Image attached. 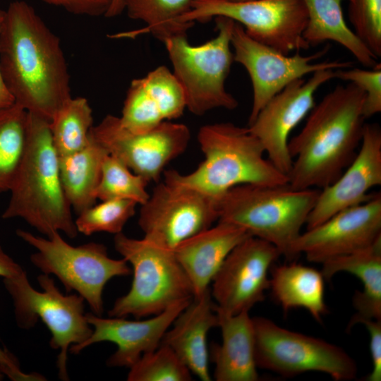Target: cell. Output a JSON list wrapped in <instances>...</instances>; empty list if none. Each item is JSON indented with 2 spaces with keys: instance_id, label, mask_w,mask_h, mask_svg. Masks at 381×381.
<instances>
[{
  "instance_id": "cell-1",
  "label": "cell",
  "mask_w": 381,
  "mask_h": 381,
  "mask_svg": "<svg viewBox=\"0 0 381 381\" xmlns=\"http://www.w3.org/2000/svg\"><path fill=\"white\" fill-rule=\"evenodd\" d=\"M0 71L15 103L49 121L72 97L60 38L24 1H12L6 11Z\"/></svg>"
},
{
  "instance_id": "cell-2",
  "label": "cell",
  "mask_w": 381,
  "mask_h": 381,
  "mask_svg": "<svg viewBox=\"0 0 381 381\" xmlns=\"http://www.w3.org/2000/svg\"><path fill=\"white\" fill-rule=\"evenodd\" d=\"M365 95L354 84L337 85L309 112L298 134L289 140L292 158L289 184L296 189L323 188L351 162L364 128Z\"/></svg>"
},
{
  "instance_id": "cell-3",
  "label": "cell",
  "mask_w": 381,
  "mask_h": 381,
  "mask_svg": "<svg viewBox=\"0 0 381 381\" xmlns=\"http://www.w3.org/2000/svg\"><path fill=\"white\" fill-rule=\"evenodd\" d=\"M10 191L3 219L20 217L47 237L59 231L77 236L49 121L29 112L26 150Z\"/></svg>"
},
{
  "instance_id": "cell-4",
  "label": "cell",
  "mask_w": 381,
  "mask_h": 381,
  "mask_svg": "<svg viewBox=\"0 0 381 381\" xmlns=\"http://www.w3.org/2000/svg\"><path fill=\"white\" fill-rule=\"evenodd\" d=\"M198 140L204 160L189 174L164 171V181L215 199L239 185L289 183V177L265 159L262 144L248 127L229 122L205 125L200 128Z\"/></svg>"
},
{
  "instance_id": "cell-5",
  "label": "cell",
  "mask_w": 381,
  "mask_h": 381,
  "mask_svg": "<svg viewBox=\"0 0 381 381\" xmlns=\"http://www.w3.org/2000/svg\"><path fill=\"white\" fill-rule=\"evenodd\" d=\"M320 190L243 184L231 188L217 200V222L238 226L250 236L274 246L289 260L293 247L313 210Z\"/></svg>"
},
{
  "instance_id": "cell-6",
  "label": "cell",
  "mask_w": 381,
  "mask_h": 381,
  "mask_svg": "<svg viewBox=\"0 0 381 381\" xmlns=\"http://www.w3.org/2000/svg\"><path fill=\"white\" fill-rule=\"evenodd\" d=\"M114 242L116 250L132 265L133 278L129 291L108 311L109 317L133 315L139 320L193 298L192 284L174 250L122 232L115 234Z\"/></svg>"
},
{
  "instance_id": "cell-7",
  "label": "cell",
  "mask_w": 381,
  "mask_h": 381,
  "mask_svg": "<svg viewBox=\"0 0 381 381\" xmlns=\"http://www.w3.org/2000/svg\"><path fill=\"white\" fill-rule=\"evenodd\" d=\"M215 22L217 35L202 44H190L186 35L175 36L163 42L173 73L183 90L186 108L197 116L216 108L232 110L238 104L225 87L234 61L231 36L234 21L217 16Z\"/></svg>"
},
{
  "instance_id": "cell-8",
  "label": "cell",
  "mask_w": 381,
  "mask_h": 381,
  "mask_svg": "<svg viewBox=\"0 0 381 381\" xmlns=\"http://www.w3.org/2000/svg\"><path fill=\"white\" fill-rule=\"evenodd\" d=\"M16 234L36 249L30 256L31 262L44 274L55 275L68 292L75 291L97 315H102L104 311L102 294L107 283L114 277L132 273L124 258H111L102 243L90 242L73 246L59 232L47 238L23 229H18Z\"/></svg>"
},
{
  "instance_id": "cell-9",
  "label": "cell",
  "mask_w": 381,
  "mask_h": 381,
  "mask_svg": "<svg viewBox=\"0 0 381 381\" xmlns=\"http://www.w3.org/2000/svg\"><path fill=\"white\" fill-rule=\"evenodd\" d=\"M42 291L30 284L25 271L4 278V286L11 296L16 321L21 328L34 327L40 319L51 332V347L59 350V377L68 380L67 352L71 345H78L88 339L92 328L84 311V298L78 294L64 295L49 274L38 276Z\"/></svg>"
},
{
  "instance_id": "cell-10",
  "label": "cell",
  "mask_w": 381,
  "mask_h": 381,
  "mask_svg": "<svg viewBox=\"0 0 381 381\" xmlns=\"http://www.w3.org/2000/svg\"><path fill=\"white\" fill-rule=\"evenodd\" d=\"M252 319L258 368L287 377L311 371L336 381L356 377V361L339 346L285 329L264 317Z\"/></svg>"
},
{
  "instance_id": "cell-11",
  "label": "cell",
  "mask_w": 381,
  "mask_h": 381,
  "mask_svg": "<svg viewBox=\"0 0 381 381\" xmlns=\"http://www.w3.org/2000/svg\"><path fill=\"white\" fill-rule=\"evenodd\" d=\"M224 16L241 25L253 39L283 54L308 49L303 37L308 14L303 0H193L188 23Z\"/></svg>"
},
{
  "instance_id": "cell-12",
  "label": "cell",
  "mask_w": 381,
  "mask_h": 381,
  "mask_svg": "<svg viewBox=\"0 0 381 381\" xmlns=\"http://www.w3.org/2000/svg\"><path fill=\"white\" fill-rule=\"evenodd\" d=\"M234 61L241 64L249 74L253 87V103L248 124L274 95L291 82L309 73L325 69L351 66L349 61H331L314 63L324 56L328 47L303 56L283 54L250 37L243 27L234 21L231 36Z\"/></svg>"
},
{
  "instance_id": "cell-13",
  "label": "cell",
  "mask_w": 381,
  "mask_h": 381,
  "mask_svg": "<svg viewBox=\"0 0 381 381\" xmlns=\"http://www.w3.org/2000/svg\"><path fill=\"white\" fill-rule=\"evenodd\" d=\"M217 200L189 187L164 180L141 205L138 224L144 238L174 250L218 220Z\"/></svg>"
},
{
  "instance_id": "cell-14",
  "label": "cell",
  "mask_w": 381,
  "mask_h": 381,
  "mask_svg": "<svg viewBox=\"0 0 381 381\" xmlns=\"http://www.w3.org/2000/svg\"><path fill=\"white\" fill-rule=\"evenodd\" d=\"M90 134L108 152L148 183L158 181L164 168L186 150L190 139L182 123L164 121L145 131L123 127L119 116H106Z\"/></svg>"
},
{
  "instance_id": "cell-15",
  "label": "cell",
  "mask_w": 381,
  "mask_h": 381,
  "mask_svg": "<svg viewBox=\"0 0 381 381\" xmlns=\"http://www.w3.org/2000/svg\"><path fill=\"white\" fill-rule=\"evenodd\" d=\"M281 255L270 243L250 236L229 253L214 277L211 295L221 311L236 315L265 299L269 272Z\"/></svg>"
},
{
  "instance_id": "cell-16",
  "label": "cell",
  "mask_w": 381,
  "mask_h": 381,
  "mask_svg": "<svg viewBox=\"0 0 381 381\" xmlns=\"http://www.w3.org/2000/svg\"><path fill=\"white\" fill-rule=\"evenodd\" d=\"M335 71L320 70L308 80L301 78L291 82L270 99L248 124L270 162L288 177L293 162L288 149L289 136L315 106V92L334 78Z\"/></svg>"
},
{
  "instance_id": "cell-17",
  "label": "cell",
  "mask_w": 381,
  "mask_h": 381,
  "mask_svg": "<svg viewBox=\"0 0 381 381\" xmlns=\"http://www.w3.org/2000/svg\"><path fill=\"white\" fill-rule=\"evenodd\" d=\"M381 237V195L341 210L301 233L293 247L296 258L322 264L367 247Z\"/></svg>"
},
{
  "instance_id": "cell-18",
  "label": "cell",
  "mask_w": 381,
  "mask_h": 381,
  "mask_svg": "<svg viewBox=\"0 0 381 381\" xmlns=\"http://www.w3.org/2000/svg\"><path fill=\"white\" fill-rule=\"evenodd\" d=\"M360 145L355 157L339 177L320 190L308 217L306 229L375 195L368 191L381 185V129L377 123H365Z\"/></svg>"
},
{
  "instance_id": "cell-19",
  "label": "cell",
  "mask_w": 381,
  "mask_h": 381,
  "mask_svg": "<svg viewBox=\"0 0 381 381\" xmlns=\"http://www.w3.org/2000/svg\"><path fill=\"white\" fill-rule=\"evenodd\" d=\"M191 300L179 302L144 320L102 318L93 313H86L87 320L93 327L92 334L82 344L71 345L70 352L78 354L95 343L113 342L117 350L107 359V365L130 368L144 353L159 346L164 333Z\"/></svg>"
},
{
  "instance_id": "cell-20",
  "label": "cell",
  "mask_w": 381,
  "mask_h": 381,
  "mask_svg": "<svg viewBox=\"0 0 381 381\" xmlns=\"http://www.w3.org/2000/svg\"><path fill=\"white\" fill-rule=\"evenodd\" d=\"M185 109L181 84L173 72L160 66L131 82L119 119L123 127L139 133L180 117Z\"/></svg>"
},
{
  "instance_id": "cell-21",
  "label": "cell",
  "mask_w": 381,
  "mask_h": 381,
  "mask_svg": "<svg viewBox=\"0 0 381 381\" xmlns=\"http://www.w3.org/2000/svg\"><path fill=\"white\" fill-rule=\"evenodd\" d=\"M214 306L210 288L194 296L175 318L172 328L167 330L160 343L169 347L202 381L212 380L207 338L209 331L218 327Z\"/></svg>"
},
{
  "instance_id": "cell-22",
  "label": "cell",
  "mask_w": 381,
  "mask_h": 381,
  "mask_svg": "<svg viewBox=\"0 0 381 381\" xmlns=\"http://www.w3.org/2000/svg\"><path fill=\"white\" fill-rule=\"evenodd\" d=\"M250 236L238 226L218 222L217 225L183 241L174 250L192 284L193 297L210 288L229 253Z\"/></svg>"
},
{
  "instance_id": "cell-23",
  "label": "cell",
  "mask_w": 381,
  "mask_h": 381,
  "mask_svg": "<svg viewBox=\"0 0 381 381\" xmlns=\"http://www.w3.org/2000/svg\"><path fill=\"white\" fill-rule=\"evenodd\" d=\"M214 309L222 343H212L209 359L214 364L217 381H257L259 375L255 356V331L248 311L236 315Z\"/></svg>"
},
{
  "instance_id": "cell-24",
  "label": "cell",
  "mask_w": 381,
  "mask_h": 381,
  "mask_svg": "<svg viewBox=\"0 0 381 381\" xmlns=\"http://www.w3.org/2000/svg\"><path fill=\"white\" fill-rule=\"evenodd\" d=\"M320 271L325 279L345 272L357 277L363 290L353 298L356 313L348 329L368 319L381 320V237L370 246L355 252L325 262Z\"/></svg>"
},
{
  "instance_id": "cell-25",
  "label": "cell",
  "mask_w": 381,
  "mask_h": 381,
  "mask_svg": "<svg viewBox=\"0 0 381 381\" xmlns=\"http://www.w3.org/2000/svg\"><path fill=\"white\" fill-rule=\"evenodd\" d=\"M270 271L269 288L283 310L303 308L321 322L327 313L322 272L295 262L274 267Z\"/></svg>"
},
{
  "instance_id": "cell-26",
  "label": "cell",
  "mask_w": 381,
  "mask_h": 381,
  "mask_svg": "<svg viewBox=\"0 0 381 381\" xmlns=\"http://www.w3.org/2000/svg\"><path fill=\"white\" fill-rule=\"evenodd\" d=\"M343 0H303L308 21L303 37L310 46L333 41L346 49L363 66L372 68L377 58L346 24L341 8Z\"/></svg>"
},
{
  "instance_id": "cell-27",
  "label": "cell",
  "mask_w": 381,
  "mask_h": 381,
  "mask_svg": "<svg viewBox=\"0 0 381 381\" xmlns=\"http://www.w3.org/2000/svg\"><path fill=\"white\" fill-rule=\"evenodd\" d=\"M108 154L90 133V140L83 149L59 156L62 185L71 208L78 214L95 205L102 162Z\"/></svg>"
},
{
  "instance_id": "cell-28",
  "label": "cell",
  "mask_w": 381,
  "mask_h": 381,
  "mask_svg": "<svg viewBox=\"0 0 381 381\" xmlns=\"http://www.w3.org/2000/svg\"><path fill=\"white\" fill-rule=\"evenodd\" d=\"M193 0H124L129 18L146 24L143 32H150L164 42L167 39L186 35L194 23L184 16L190 11Z\"/></svg>"
},
{
  "instance_id": "cell-29",
  "label": "cell",
  "mask_w": 381,
  "mask_h": 381,
  "mask_svg": "<svg viewBox=\"0 0 381 381\" xmlns=\"http://www.w3.org/2000/svg\"><path fill=\"white\" fill-rule=\"evenodd\" d=\"M92 124V111L86 98L71 97L64 102L49 121L59 156L74 153L85 147Z\"/></svg>"
},
{
  "instance_id": "cell-30",
  "label": "cell",
  "mask_w": 381,
  "mask_h": 381,
  "mask_svg": "<svg viewBox=\"0 0 381 381\" xmlns=\"http://www.w3.org/2000/svg\"><path fill=\"white\" fill-rule=\"evenodd\" d=\"M28 111L16 103L0 110V193L10 191L27 146Z\"/></svg>"
},
{
  "instance_id": "cell-31",
  "label": "cell",
  "mask_w": 381,
  "mask_h": 381,
  "mask_svg": "<svg viewBox=\"0 0 381 381\" xmlns=\"http://www.w3.org/2000/svg\"><path fill=\"white\" fill-rule=\"evenodd\" d=\"M148 183L144 178L133 172L121 160L109 153L102 162L95 197L102 201L130 200L141 205L150 197L146 189Z\"/></svg>"
},
{
  "instance_id": "cell-32",
  "label": "cell",
  "mask_w": 381,
  "mask_h": 381,
  "mask_svg": "<svg viewBox=\"0 0 381 381\" xmlns=\"http://www.w3.org/2000/svg\"><path fill=\"white\" fill-rule=\"evenodd\" d=\"M137 205L133 200L125 199L102 200L78 214L75 220L76 229L86 236L96 232L119 234L135 214Z\"/></svg>"
},
{
  "instance_id": "cell-33",
  "label": "cell",
  "mask_w": 381,
  "mask_h": 381,
  "mask_svg": "<svg viewBox=\"0 0 381 381\" xmlns=\"http://www.w3.org/2000/svg\"><path fill=\"white\" fill-rule=\"evenodd\" d=\"M128 381H190L191 373L167 346L144 353L130 368Z\"/></svg>"
},
{
  "instance_id": "cell-34",
  "label": "cell",
  "mask_w": 381,
  "mask_h": 381,
  "mask_svg": "<svg viewBox=\"0 0 381 381\" xmlns=\"http://www.w3.org/2000/svg\"><path fill=\"white\" fill-rule=\"evenodd\" d=\"M353 32L378 59L381 56V0H349Z\"/></svg>"
},
{
  "instance_id": "cell-35",
  "label": "cell",
  "mask_w": 381,
  "mask_h": 381,
  "mask_svg": "<svg viewBox=\"0 0 381 381\" xmlns=\"http://www.w3.org/2000/svg\"><path fill=\"white\" fill-rule=\"evenodd\" d=\"M334 78L349 81L363 92V114L365 119L381 111L380 63L370 70L358 68L337 69Z\"/></svg>"
},
{
  "instance_id": "cell-36",
  "label": "cell",
  "mask_w": 381,
  "mask_h": 381,
  "mask_svg": "<svg viewBox=\"0 0 381 381\" xmlns=\"http://www.w3.org/2000/svg\"><path fill=\"white\" fill-rule=\"evenodd\" d=\"M66 10L67 12L90 17L105 16L112 0H41Z\"/></svg>"
},
{
  "instance_id": "cell-37",
  "label": "cell",
  "mask_w": 381,
  "mask_h": 381,
  "mask_svg": "<svg viewBox=\"0 0 381 381\" xmlns=\"http://www.w3.org/2000/svg\"><path fill=\"white\" fill-rule=\"evenodd\" d=\"M360 323L365 325L370 335V352L373 368L366 377V381L381 380V320H363Z\"/></svg>"
},
{
  "instance_id": "cell-38",
  "label": "cell",
  "mask_w": 381,
  "mask_h": 381,
  "mask_svg": "<svg viewBox=\"0 0 381 381\" xmlns=\"http://www.w3.org/2000/svg\"><path fill=\"white\" fill-rule=\"evenodd\" d=\"M0 371L14 381L44 380L42 376L37 373H23L16 358L9 351L1 349H0Z\"/></svg>"
},
{
  "instance_id": "cell-39",
  "label": "cell",
  "mask_w": 381,
  "mask_h": 381,
  "mask_svg": "<svg viewBox=\"0 0 381 381\" xmlns=\"http://www.w3.org/2000/svg\"><path fill=\"white\" fill-rule=\"evenodd\" d=\"M23 270L0 246V277L4 278L18 275Z\"/></svg>"
},
{
  "instance_id": "cell-40",
  "label": "cell",
  "mask_w": 381,
  "mask_h": 381,
  "mask_svg": "<svg viewBox=\"0 0 381 381\" xmlns=\"http://www.w3.org/2000/svg\"><path fill=\"white\" fill-rule=\"evenodd\" d=\"M6 11L0 8V30L4 20ZM15 104L14 99L7 89L0 71V110Z\"/></svg>"
},
{
  "instance_id": "cell-41",
  "label": "cell",
  "mask_w": 381,
  "mask_h": 381,
  "mask_svg": "<svg viewBox=\"0 0 381 381\" xmlns=\"http://www.w3.org/2000/svg\"><path fill=\"white\" fill-rule=\"evenodd\" d=\"M124 11V0H112L110 6L105 14L107 18L115 17Z\"/></svg>"
},
{
  "instance_id": "cell-42",
  "label": "cell",
  "mask_w": 381,
  "mask_h": 381,
  "mask_svg": "<svg viewBox=\"0 0 381 381\" xmlns=\"http://www.w3.org/2000/svg\"><path fill=\"white\" fill-rule=\"evenodd\" d=\"M229 1L233 2H243V1H255V0H228Z\"/></svg>"
}]
</instances>
